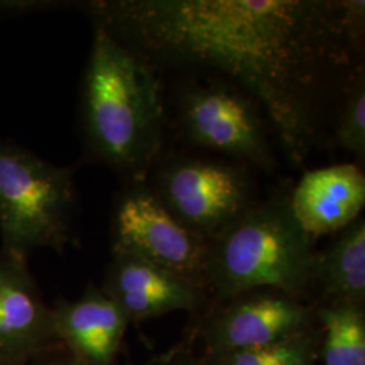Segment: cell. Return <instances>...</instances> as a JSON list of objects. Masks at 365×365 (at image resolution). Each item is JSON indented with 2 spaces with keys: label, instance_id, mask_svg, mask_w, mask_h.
Wrapping results in <instances>:
<instances>
[{
  "label": "cell",
  "instance_id": "6da1fadb",
  "mask_svg": "<svg viewBox=\"0 0 365 365\" xmlns=\"http://www.w3.org/2000/svg\"><path fill=\"white\" fill-rule=\"evenodd\" d=\"M92 22L164 71L207 72L260 106L294 165L360 63L363 0H95Z\"/></svg>",
  "mask_w": 365,
  "mask_h": 365
},
{
  "label": "cell",
  "instance_id": "7a4b0ae2",
  "mask_svg": "<svg viewBox=\"0 0 365 365\" xmlns=\"http://www.w3.org/2000/svg\"><path fill=\"white\" fill-rule=\"evenodd\" d=\"M92 25L81 91L87 149L129 182H146L164 137L161 75L105 26Z\"/></svg>",
  "mask_w": 365,
  "mask_h": 365
},
{
  "label": "cell",
  "instance_id": "3957f363",
  "mask_svg": "<svg viewBox=\"0 0 365 365\" xmlns=\"http://www.w3.org/2000/svg\"><path fill=\"white\" fill-rule=\"evenodd\" d=\"M289 206V197L255 205L209 242L206 291L221 300L272 288L306 299L313 288L317 253Z\"/></svg>",
  "mask_w": 365,
  "mask_h": 365
},
{
  "label": "cell",
  "instance_id": "277c9868",
  "mask_svg": "<svg viewBox=\"0 0 365 365\" xmlns=\"http://www.w3.org/2000/svg\"><path fill=\"white\" fill-rule=\"evenodd\" d=\"M75 210L72 170L0 140V250L25 260L37 249L63 252Z\"/></svg>",
  "mask_w": 365,
  "mask_h": 365
},
{
  "label": "cell",
  "instance_id": "5b68a950",
  "mask_svg": "<svg viewBox=\"0 0 365 365\" xmlns=\"http://www.w3.org/2000/svg\"><path fill=\"white\" fill-rule=\"evenodd\" d=\"M150 187L182 226L207 242L256 205L248 172L225 161L172 160Z\"/></svg>",
  "mask_w": 365,
  "mask_h": 365
},
{
  "label": "cell",
  "instance_id": "8992f818",
  "mask_svg": "<svg viewBox=\"0 0 365 365\" xmlns=\"http://www.w3.org/2000/svg\"><path fill=\"white\" fill-rule=\"evenodd\" d=\"M209 242L190 232L160 202L146 182H128L111 218V253L149 261L206 292Z\"/></svg>",
  "mask_w": 365,
  "mask_h": 365
},
{
  "label": "cell",
  "instance_id": "52a82bcc",
  "mask_svg": "<svg viewBox=\"0 0 365 365\" xmlns=\"http://www.w3.org/2000/svg\"><path fill=\"white\" fill-rule=\"evenodd\" d=\"M179 114L182 130L196 146L261 170L274 168L265 114L248 93L222 81L192 86L180 96Z\"/></svg>",
  "mask_w": 365,
  "mask_h": 365
},
{
  "label": "cell",
  "instance_id": "ba28073f",
  "mask_svg": "<svg viewBox=\"0 0 365 365\" xmlns=\"http://www.w3.org/2000/svg\"><path fill=\"white\" fill-rule=\"evenodd\" d=\"M222 302L200 329L205 357L272 345L317 327L313 306L279 289H253Z\"/></svg>",
  "mask_w": 365,
  "mask_h": 365
},
{
  "label": "cell",
  "instance_id": "9c48e42d",
  "mask_svg": "<svg viewBox=\"0 0 365 365\" xmlns=\"http://www.w3.org/2000/svg\"><path fill=\"white\" fill-rule=\"evenodd\" d=\"M56 344L53 309L27 260L0 250V365H29Z\"/></svg>",
  "mask_w": 365,
  "mask_h": 365
},
{
  "label": "cell",
  "instance_id": "30bf717a",
  "mask_svg": "<svg viewBox=\"0 0 365 365\" xmlns=\"http://www.w3.org/2000/svg\"><path fill=\"white\" fill-rule=\"evenodd\" d=\"M101 288L130 324L173 312H196L206 298L192 282L126 253H113Z\"/></svg>",
  "mask_w": 365,
  "mask_h": 365
},
{
  "label": "cell",
  "instance_id": "8fae6325",
  "mask_svg": "<svg viewBox=\"0 0 365 365\" xmlns=\"http://www.w3.org/2000/svg\"><path fill=\"white\" fill-rule=\"evenodd\" d=\"M57 341L83 365H117L130 325L126 314L101 287L88 286L76 300L53 306Z\"/></svg>",
  "mask_w": 365,
  "mask_h": 365
},
{
  "label": "cell",
  "instance_id": "7c38bea8",
  "mask_svg": "<svg viewBox=\"0 0 365 365\" xmlns=\"http://www.w3.org/2000/svg\"><path fill=\"white\" fill-rule=\"evenodd\" d=\"M364 205V172L349 163L304 172L289 197L294 217L312 238L339 233L360 218Z\"/></svg>",
  "mask_w": 365,
  "mask_h": 365
},
{
  "label": "cell",
  "instance_id": "4fadbf2b",
  "mask_svg": "<svg viewBox=\"0 0 365 365\" xmlns=\"http://www.w3.org/2000/svg\"><path fill=\"white\" fill-rule=\"evenodd\" d=\"M321 302H365V222L363 218L339 232L334 242L317 255L313 288Z\"/></svg>",
  "mask_w": 365,
  "mask_h": 365
},
{
  "label": "cell",
  "instance_id": "5bb4252c",
  "mask_svg": "<svg viewBox=\"0 0 365 365\" xmlns=\"http://www.w3.org/2000/svg\"><path fill=\"white\" fill-rule=\"evenodd\" d=\"M314 310L319 334L318 364L365 365L364 304L321 302Z\"/></svg>",
  "mask_w": 365,
  "mask_h": 365
},
{
  "label": "cell",
  "instance_id": "9a60e30c",
  "mask_svg": "<svg viewBox=\"0 0 365 365\" xmlns=\"http://www.w3.org/2000/svg\"><path fill=\"white\" fill-rule=\"evenodd\" d=\"M319 334L312 331L272 345L203 357L200 365H317Z\"/></svg>",
  "mask_w": 365,
  "mask_h": 365
},
{
  "label": "cell",
  "instance_id": "2e32d148",
  "mask_svg": "<svg viewBox=\"0 0 365 365\" xmlns=\"http://www.w3.org/2000/svg\"><path fill=\"white\" fill-rule=\"evenodd\" d=\"M341 107L336 141L359 160H365V72L361 69L351 83Z\"/></svg>",
  "mask_w": 365,
  "mask_h": 365
},
{
  "label": "cell",
  "instance_id": "e0dca14e",
  "mask_svg": "<svg viewBox=\"0 0 365 365\" xmlns=\"http://www.w3.org/2000/svg\"><path fill=\"white\" fill-rule=\"evenodd\" d=\"M29 365H83L61 344H56L51 348L38 353Z\"/></svg>",
  "mask_w": 365,
  "mask_h": 365
},
{
  "label": "cell",
  "instance_id": "ac0fdd59",
  "mask_svg": "<svg viewBox=\"0 0 365 365\" xmlns=\"http://www.w3.org/2000/svg\"><path fill=\"white\" fill-rule=\"evenodd\" d=\"M176 365H200V361H199V360H196V359H194L192 356L187 354V356L182 357V359H180V360L176 363Z\"/></svg>",
  "mask_w": 365,
  "mask_h": 365
}]
</instances>
